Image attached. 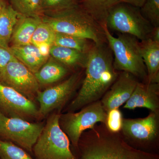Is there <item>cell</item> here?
Returning <instances> with one entry per match:
<instances>
[{"label":"cell","instance_id":"obj_25","mask_svg":"<svg viewBox=\"0 0 159 159\" xmlns=\"http://www.w3.org/2000/svg\"><path fill=\"white\" fill-rule=\"evenodd\" d=\"M55 36L56 32L48 24L41 20L33 33L31 44L36 47L43 43L52 46L54 44Z\"/></svg>","mask_w":159,"mask_h":159},{"label":"cell","instance_id":"obj_3","mask_svg":"<svg viewBox=\"0 0 159 159\" xmlns=\"http://www.w3.org/2000/svg\"><path fill=\"white\" fill-rule=\"evenodd\" d=\"M41 19L56 32L90 40L96 45L107 43L102 25L78 6L61 11L44 12Z\"/></svg>","mask_w":159,"mask_h":159},{"label":"cell","instance_id":"obj_2","mask_svg":"<svg viewBox=\"0 0 159 159\" xmlns=\"http://www.w3.org/2000/svg\"><path fill=\"white\" fill-rule=\"evenodd\" d=\"M119 133L111 132L103 123L84 131L80 159H159L132 147Z\"/></svg>","mask_w":159,"mask_h":159},{"label":"cell","instance_id":"obj_17","mask_svg":"<svg viewBox=\"0 0 159 159\" xmlns=\"http://www.w3.org/2000/svg\"><path fill=\"white\" fill-rule=\"evenodd\" d=\"M89 53L55 45L51 46L50 50V55L52 57L67 68H85Z\"/></svg>","mask_w":159,"mask_h":159},{"label":"cell","instance_id":"obj_10","mask_svg":"<svg viewBox=\"0 0 159 159\" xmlns=\"http://www.w3.org/2000/svg\"><path fill=\"white\" fill-rule=\"evenodd\" d=\"M80 79L81 74L75 73L57 85L39 91L36 98L39 104L40 118L62 108L73 95Z\"/></svg>","mask_w":159,"mask_h":159},{"label":"cell","instance_id":"obj_23","mask_svg":"<svg viewBox=\"0 0 159 159\" xmlns=\"http://www.w3.org/2000/svg\"><path fill=\"white\" fill-rule=\"evenodd\" d=\"M11 6L22 16L41 17L43 14L42 0H11Z\"/></svg>","mask_w":159,"mask_h":159},{"label":"cell","instance_id":"obj_28","mask_svg":"<svg viewBox=\"0 0 159 159\" xmlns=\"http://www.w3.org/2000/svg\"><path fill=\"white\" fill-rule=\"evenodd\" d=\"M123 119L122 112L119 108L111 110L107 112L106 127L111 132L118 133L122 130Z\"/></svg>","mask_w":159,"mask_h":159},{"label":"cell","instance_id":"obj_20","mask_svg":"<svg viewBox=\"0 0 159 159\" xmlns=\"http://www.w3.org/2000/svg\"><path fill=\"white\" fill-rule=\"evenodd\" d=\"M22 16L7 5L0 14V45L9 48L11 35Z\"/></svg>","mask_w":159,"mask_h":159},{"label":"cell","instance_id":"obj_22","mask_svg":"<svg viewBox=\"0 0 159 159\" xmlns=\"http://www.w3.org/2000/svg\"><path fill=\"white\" fill-rule=\"evenodd\" d=\"M95 44L90 40L58 32H56L54 44L85 53H89Z\"/></svg>","mask_w":159,"mask_h":159},{"label":"cell","instance_id":"obj_18","mask_svg":"<svg viewBox=\"0 0 159 159\" xmlns=\"http://www.w3.org/2000/svg\"><path fill=\"white\" fill-rule=\"evenodd\" d=\"M41 21V17L22 16L11 35L10 41L12 44L11 46H22L31 44L33 33Z\"/></svg>","mask_w":159,"mask_h":159},{"label":"cell","instance_id":"obj_1","mask_svg":"<svg viewBox=\"0 0 159 159\" xmlns=\"http://www.w3.org/2000/svg\"><path fill=\"white\" fill-rule=\"evenodd\" d=\"M113 55L107 43L94 45L89 53L85 76L77 97L69 105L70 112L99 100L117 79Z\"/></svg>","mask_w":159,"mask_h":159},{"label":"cell","instance_id":"obj_4","mask_svg":"<svg viewBox=\"0 0 159 159\" xmlns=\"http://www.w3.org/2000/svg\"><path fill=\"white\" fill-rule=\"evenodd\" d=\"M110 48L114 55V68L117 71L126 72L147 82V73L140 47V41L129 34L114 36L106 24L102 25Z\"/></svg>","mask_w":159,"mask_h":159},{"label":"cell","instance_id":"obj_14","mask_svg":"<svg viewBox=\"0 0 159 159\" xmlns=\"http://www.w3.org/2000/svg\"><path fill=\"white\" fill-rule=\"evenodd\" d=\"M123 107L129 110L144 107L151 111L159 112V83H138Z\"/></svg>","mask_w":159,"mask_h":159},{"label":"cell","instance_id":"obj_26","mask_svg":"<svg viewBox=\"0 0 159 159\" xmlns=\"http://www.w3.org/2000/svg\"><path fill=\"white\" fill-rule=\"evenodd\" d=\"M141 13L153 27L159 26V0H146Z\"/></svg>","mask_w":159,"mask_h":159},{"label":"cell","instance_id":"obj_19","mask_svg":"<svg viewBox=\"0 0 159 159\" xmlns=\"http://www.w3.org/2000/svg\"><path fill=\"white\" fill-rule=\"evenodd\" d=\"M68 73V69L52 57L34 74L39 84H51L60 80Z\"/></svg>","mask_w":159,"mask_h":159},{"label":"cell","instance_id":"obj_6","mask_svg":"<svg viewBox=\"0 0 159 159\" xmlns=\"http://www.w3.org/2000/svg\"><path fill=\"white\" fill-rule=\"evenodd\" d=\"M105 24L108 29L132 35L141 41L150 38L153 28L139 8L124 3H119L111 10Z\"/></svg>","mask_w":159,"mask_h":159},{"label":"cell","instance_id":"obj_24","mask_svg":"<svg viewBox=\"0 0 159 159\" xmlns=\"http://www.w3.org/2000/svg\"><path fill=\"white\" fill-rule=\"evenodd\" d=\"M0 159H34L23 148L0 139Z\"/></svg>","mask_w":159,"mask_h":159},{"label":"cell","instance_id":"obj_27","mask_svg":"<svg viewBox=\"0 0 159 159\" xmlns=\"http://www.w3.org/2000/svg\"><path fill=\"white\" fill-rule=\"evenodd\" d=\"M77 6L76 0H42L43 13L61 11Z\"/></svg>","mask_w":159,"mask_h":159},{"label":"cell","instance_id":"obj_33","mask_svg":"<svg viewBox=\"0 0 159 159\" xmlns=\"http://www.w3.org/2000/svg\"><path fill=\"white\" fill-rule=\"evenodd\" d=\"M7 5L5 0H0V14Z\"/></svg>","mask_w":159,"mask_h":159},{"label":"cell","instance_id":"obj_21","mask_svg":"<svg viewBox=\"0 0 159 159\" xmlns=\"http://www.w3.org/2000/svg\"><path fill=\"white\" fill-rule=\"evenodd\" d=\"M120 3L122 0H82L80 7L102 25L111 10Z\"/></svg>","mask_w":159,"mask_h":159},{"label":"cell","instance_id":"obj_32","mask_svg":"<svg viewBox=\"0 0 159 159\" xmlns=\"http://www.w3.org/2000/svg\"><path fill=\"white\" fill-rule=\"evenodd\" d=\"M150 39L156 42L159 43V26L153 27L151 33Z\"/></svg>","mask_w":159,"mask_h":159},{"label":"cell","instance_id":"obj_8","mask_svg":"<svg viewBox=\"0 0 159 159\" xmlns=\"http://www.w3.org/2000/svg\"><path fill=\"white\" fill-rule=\"evenodd\" d=\"M44 127L42 123L6 116L0 112V136L29 152H32Z\"/></svg>","mask_w":159,"mask_h":159},{"label":"cell","instance_id":"obj_9","mask_svg":"<svg viewBox=\"0 0 159 159\" xmlns=\"http://www.w3.org/2000/svg\"><path fill=\"white\" fill-rule=\"evenodd\" d=\"M0 82L31 100L39 91V84L34 74L15 57L0 74Z\"/></svg>","mask_w":159,"mask_h":159},{"label":"cell","instance_id":"obj_12","mask_svg":"<svg viewBox=\"0 0 159 159\" xmlns=\"http://www.w3.org/2000/svg\"><path fill=\"white\" fill-rule=\"evenodd\" d=\"M121 131L125 138L134 142H153L159 135V112L151 111L142 119H124Z\"/></svg>","mask_w":159,"mask_h":159},{"label":"cell","instance_id":"obj_16","mask_svg":"<svg viewBox=\"0 0 159 159\" xmlns=\"http://www.w3.org/2000/svg\"><path fill=\"white\" fill-rule=\"evenodd\" d=\"M9 48L13 56L34 74L48 59V57L43 56L40 53L37 47L32 44L22 46H11L9 47Z\"/></svg>","mask_w":159,"mask_h":159},{"label":"cell","instance_id":"obj_13","mask_svg":"<svg viewBox=\"0 0 159 159\" xmlns=\"http://www.w3.org/2000/svg\"><path fill=\"white\" fill-rule=\"evenodd\" d=\"M139 79L126 72H120L117 79L102 97V107L107 113L128 101L138 84Z\"/></svg>","mask_w":159,"mask_h":159},{"label":"cell","instance_id":"obj_15","mask_svg":"<svg viewBox=\"0 0 159 159\" xmlns=\"http://www.w3.org/2000/svg\"><path fill=\"white\" fill-rule=\"evenodd\" d=\"M140 47L147 70V82L159 83V43L149 38L141 41Z\"/></svg>","mask_w":159,"mask_h":159},{"label":"cell","instance_id":"obj_5","mask_svg":"<svg viewBox=\"0 0 159 159\" xmlns=\"http://www.w3.org/2000/svg\"><path fill=\"white\" fill-rule=\"evenodd\" d=\"M60 114H52L34 144L35 159H77L71 151L68 137L61 128Z\"/></svg>","mask_w":159,"mask_h":159},{"label":"cell","instance_id":"obj_29","mask_svg":"<svg viewBox=\"0 0 159 159\" xmlns=\"http://www.w3.org/2000/svg\"><path fill=\"white\" fill-rule=\"evenodd\" d=\"M14 56L9 48L0 45V74Z\"/></svg>","mask_w":159,"mask_h":159},{"label":"cell","instance_id":"obj_31","mask_svg":"<svg viewBox=\"0 0 159 159\" xmlns=\"http://www.w3.org/2000/svg\"><path fill=\"white\" fill-rule=\"evenodd\" d=\"M122 3H125L134 7L140 8L143 6L146 0H122Z\"/></svg>","mask_w":159,"mask_h":159},{"label":"cell","instance_id":"obj_7","mask_svg":"<svg viewBox=\"0 0 159 159\" xmlns=\"http://www.w3.org/2000/svg\"><path fill=\"white\" fill-rule=\"evenodd\" d=\"M107 115L100 100H98L83 107L78 112L60 115L59 124L70 142L74 147H78L82 134L93 128L98 122L105 124Z\"/></svg>","mask_w":159,"mask_h":159},{"label":"cell","instance_id":"obj_11","mask_svg":"<svg viewBox=\"0 0 159 159\" xmlns=\"http://www.w3.org/2000/svg\"><path fill=\"white\" fill-rule=\"evenodd\" d=\"M0 112L6 116L26 120L40 118L39 108L32 100L1 82Z\"/></svg>","mask_w":159,"mask_h":159},{"label":"cell","instance_id":"obj_30","mask_svg":"<svg viewBox=\"0 0 159 159\" xmlns=\"http://www.w3.org/2000/svg\"><path fill=\"white\" fill-rule=\"evenodd\" d=\"M48 44L43 43L37 46L40 54L44 57H48L50 54L51 47Z\"/></svg>","mask_w":159,"mask_h":159}]
</instances>
